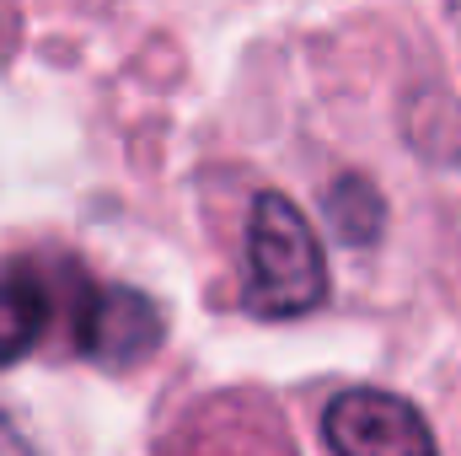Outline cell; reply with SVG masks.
<instances>
[{
    "mask_svg": "<svg viewBox=\"0 0 461 456\" xmlns=\"http://www.w3.org/2000/svg\"><path fill=\"white\" fill-rule=\"evenodd\" d=\"M241 301L252 317H306L328 301V258L312 221L285 194H258L247 215Z\"/></svg>",
    "mask_w": 461,
    "mask_h": 456,
    "instance_id": "obj_1",
    "label": "cell"
},
{
    "mask_svg": "<svg viewBox=\"0 0 461 456\" xmlns=\"http://www.w3.org/2000/svg\"><path fill=\"white\" fill-rule=\"evenodd\" d=\"M322 435L333 456H440L429 419L386 387L333 392L322 408Z\"/></svg>",
    "mask_w": 461,
    "mask_h": 456,
    "instance_id": "obj_2",
    "label": "cell"
},
{
    "mask_svg": "<svg viewBox=\"0 0 461 456\" xmlns=\"http://www.w3.org/2000/svg\"><path fill=\"white\" fill-rule=\"evenodd\" d=\"M161 339V317L140 290L123 285H103L86 296L81 323H76V343L81 354L103 360V365H134L140 354H150Z\"/></svg>",
    "mask_w": 461,
    "mask_h": 456,
    "instance_id": "obj_3",
    "label": "cell"
},
{
    "mask_svg": "<svg viewBox=\"0 0 461 456\" xmlns=\"http://www.w3.org/2000/svg\"><path fill=\"white\" fill-rule=\"evenodd\" d=\"M49 328V285L27 263H0V370L27 360Z\"/></svg>",
    "mask_w": 461,
    "mask_h": 456,
    "instance_id": "obj_4",
    "label": "cell"
},
{
    "mask_svg": "<svg viewBox=\"0 0 461 456\" xmlns=\"http://www.w3.org/2000/svg\"><path fill=\"white\" fill-rule=\"evenodd\" d=\"M0 456H32L27 451V441L16 435V424H11L5 414H0Z\"/></svg>",
    "mask_w": 461,
    "mask_h": 456,
    "instance_id": "obj_5",
    "label": "cell"
}]
</instances>
